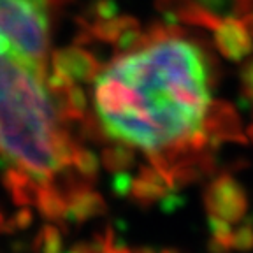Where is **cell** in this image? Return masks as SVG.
Here are the masks:
<instances>
[{"instance_id":"cell-1","label":"cell","mask_w":253,"mask_h":253,"mask_svg":"<svg viewBox=\"0 0 253 253\" xmlns=\"http://www.w3.org/2000/svg\"><path fill=\"white\" fill-rule=\"evenodd\" d=\"M84 91L74 88L84 122L128 151L162 164L202 141L213 111V71L199 44L155 32L90 63L81 56Z\"/></svg>"},{"instance_id":"cell-2","label":"cell","mask_w":253,"mask_h":253,"mask_svg":"<svg viewBox=\"0 0 253 253\" xmlns=\"http://www.w3.org/2000/svg\"><path fill=\"white\" fill-rule=\"evenodd\" d=\"M84 123L51 53L0 39V160L16 202L53 220L95 210L97 162L81 139Z\"/></svg>"},{"instance_id":"cell-3","label":"cell","mask_w":253,"mask_h":253,"mask_svg":"<svg viewBox=\"0 0 253 253\" xmlns=\"http://www.w3.org/2000/svg\"><path fill=\"white\" fill-rule=\"evenodd\" d=\"M245 86H246V93H248L250 100H252V104H253V63L250 65L245 74Z\"/></svg>"},{"instance_id":"cell-4","label":"cell","mask_w":253,"mask_h":253,"mask_svg":"<svg viewBox=\"0 0 253 253\" xmlns=\"http://www.w3.org/2000/svg\"><path fill=\"white\" fill-rule=\"evenodd\" d=\"M123 253H125V252H123Z\"/></svg>"}]
</instances>
